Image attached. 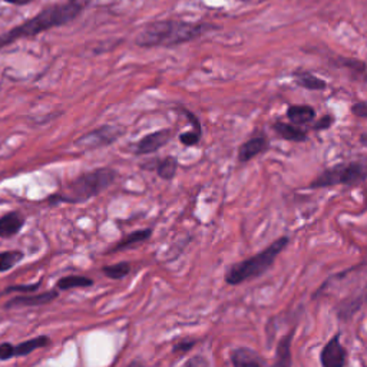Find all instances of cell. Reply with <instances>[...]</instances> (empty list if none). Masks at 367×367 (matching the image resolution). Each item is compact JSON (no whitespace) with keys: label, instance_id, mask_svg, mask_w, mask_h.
<instances>
[{"label":"cell","instance_id":"cell-5","mask_svg":"<svg viewBox=\"0 0 367 367\" xmlns=\"http://www.w3.org/2000/svg\"><path fill=\"white\" fill-rule=\"evenodd\" d=\"M367 180V158L337 164L325 169L311 181L309 188H329L334 185H359Z\"/></svg>","mask_w":367,"mask_h":367},{"label":"cell","instance_id":"cell-8","mask_svg":"<svg viewBox=\"0 0 367 367\" xmlns=\"http://www.w3.org/2000/svg\"><path fill=\"white\" fill-rule=\"evenodd\" d=\"M340 333H336L325 345L320 353V361L325 367H343L348 361V350L340 343Z\"/></svg>","mask_w":367,"mask_h":367},{"label":"cell","instance_id":"cell-29","mask_svg":"<svg viewBox=\"0 0 367 367\" xmlns=\"http://www.w3.org/2000/svg\"><path fill=\"white\" fill-rule=\"evenodd\" d=\"M352 112L359 118H367V102H357L352 107Z\"/></svg>","mask_w":367,"mask_h":367},{"label":"cell","instance_id":"cell-7","mask_svg":"<svg viewBox=\"0 0 367 367\" xmlns=\"http://www.w3.org/2000/svg\"><path fill=\"white\" fill-rule=\"evenodd\" d=\"M49 345H51V338L47 336H38L35 338L23 341V343L17 346H12L10 343H3L0 345V360H9L17 356H28L32 352L46 348Z\"/></svg>","mask_w":367,"mask_h":367},{"label":"cell","instance_id":"cell-6","mask_svg":"<svg viewBox=\"0 0 367 367\" xmlns=\"http://www.w3.org/2000/svg\"><path fill=\"white\" fill-rule=\"evenodd\" d=\"M122 134H124V130L118 125H102L82 135L77 141V146H79V148H82L84 151L97 150L102 148V146H108L114 143Z\"/></svg>","mask_w":367,"mask_h":367},{"label":"cell","instance_id":"cell-30","mask_svg":"<svg viewBox=\"0 0 367 367\" xmlns=\"http://www.w3.org/2000/svg\"><path fill=\"white\" fill-rule=\"evenodd\" d=\"M39 283L36 284H31V286H10L9 288H6L3 292H10V291H23V292H28V291H35L38 290Z\"/></svg>","mask_w":367,"mask_h":367},{"label":"cell","instance_id":"cell-10","mask_svg":"<svg viewBox=\"0 0 367 367\" xmlns=\"http://www.w3.org/2000/svg\"><path fill=\"white\" fill-rule=\"evenodd\" d=\"M268 146H270V142H268L267 135L260 131L240 146L238 154H237L238 161L240 162H249L253 158H256L257 155L264 154L268 150Z\"/></svg>","mask_w":367,"mask_h":367},{"label":"cell","instance_id":"cell-3","mask_svg":"<svg viewBox=\"0 0 367 367\" xmlns=\"http://www.w3.org/2000/svg\"><path fill=\"white\" fill-rule=\"evenodd\" d=\"M116 180V173L111 168H100L85 173L70 181L61 192L54 194L49 203H69V204H79L96 197L107 188H109Z\"/></svg>","mask_w":367,"mask_h":367},{"label":"cell","instance_id":"cell-9","mask_svg":"<svg viewBox=\"0 0 367 367\" xmlns=\"http://www.w3.org/2000/svg\"><path fill=\"white\" fill-rule=\"evenodd\" d=\"M171 136H173V131L171 130H161L150 135H145L134 145V153L136 155H148L157 153L171 141Z\"/></svg>","mask_w":367,"mask_h":367},{"label":"cell","instance_id":"cell-15","mask_svg":"<svg viewBox=\"0 0 367 367\" xmlns=\"http://www.w3.org/2000/svg\"><path fill=\"white\" fill-rule=\"evenodd\" d=\"M273 130L280 138L286 141L304 142L307 139V132L295 124H286V122L277 120L273 124Z\"/></svg>","mask_w":367,"mask_h":367},{"label":"cell","instance_id":"cell-26","mask_svg":"<svg viewBox=\"0 0 367 367\" xmlns=\"http://www.w3.org/2000/svg\"><path fill=\"white\" fill-rule=\"evenodd\" d=\"M334 122V118L331 115H325L322 116L319 120H315V124L313 125V130L314 131H325V130H329Z\"/></svg>","mask_w":367,"mask_h":367},{"label":"cell","instance_id":"cell-23","mask_svg":"<svg viewBox=\"0 0 367 367\" xmlns=\"http://www.w3.org/2000/svg\"><path fill=\"white\" fill-rule=\"evenodd\" d=\"M102 273L112 280H120L127 277L131 273V264L130 263H118L114 265H107L102 268Z\"/></svg>","mask_w":367,"mask_h":367},{"label":"cell","instance_id":"cell-18","mask_svg":"<svg viewBox=\"0 0 367 367\" xmlns=\"http://www.w3.org/2000/svg\"><path fill=\"white\" fill-rule=\"evenodd\" d=\"M295 82L307 91H325L327 88L326 81L313 75L309 70H296L292 73Z\"/></svg>","mask_w":367,"mask_h":367},{"label":"cell","instance_id":"cell-22","mask_svg":"<svg viewBox=\"0 0 367 367\" xmlns=\"http://www.w3.org/2000/svg\"><path fill=\"white\" fill-rule=\"evenodd\" d=\"M93 284L92 279H88L85 276H68L58 281L56 287L58 290H72V288H85L91 287Z\"/></svg>","mask_w":367,"mask_h":367},{"label":"cell","instance_id":"cell-4","mask_svg":"<svg viewBox=\"0 0 367 367\" xmlns=\"http://www.w3.org/2000/svg\"><path fill=\"white\" fill-rule=\"evenodd\" d=\"M288 241V237H280L258 254L234 264L226 274V283L228 286H240L263 276L268 268H272L276 258L287 247Z\"/></svg>","mask_w":367,"mask_h":367},{"label":"cell","instance_id":"cell-20","mask_svg":"<svg viewBox=\"0 0 367 367\" xmlns=\"http://www.w3.org/2000/svg\"><path fill=\"white\" fill-rule=\"evenodd\" d=\"M295 337V329L290 330L284 337H281L276 352L274 366H291V340Z\"/></svg>","mask_w":367,"mask_h":367},{"label":"cell","instance_id":"cell-13","mask_svg":"<svg viewBox=\"0 0 367 367\" xmlns=\"http://www.w3.org/2000/svg\"><path fill=\"white\" fill-rule=\"evenodd\" d=\"M231 363L237 367H249V366H254V367H261L265 366L267 361L265 359L257 353L253 349L249 348H237L231 352Z\"/></svg>","mask_w":367,"mask_h":367},{"label":"cell","instance_id":"cell-21","mask_svg":"<svg viewBox=\"0 0 367 367\" xmlns=\"http://www.w3.org/2000/svg\"><path fill=\"white\" fill-rule=\"evenodd\" d=\"M151 235H153V230L151 228H145V230H139V231L131 233L130 235L122 238L114 249L109 250V253H116V251H120V250L130 249L132 246H136V244H141V242H143L146 240H150Z\"/></svg>","mask_w":367,"mask_h":367},{"label":"cell","instance_id":"cell-14","mask_svg":"<svg viewBox=\"0 0 367 367\" xmlns=\"http://www.w3.org/2000/svg\"><path fill=\"white\" fill-rule=\"evenodd\" d=\"M366 297H367V292L361 291V292H359V295L348 297L346 300L341 302L337 306V317L338 319L343 320V322L350 320L352 317L361 309L363 303L366 302Z\"/></svg>","mask_w":367,"mask_h":367},{"label":"cell","instance_id":"cell-19","mask_svg":"<svg viewBox=\"0 0 367 367\" xmlns=\"http://www.w3.org/2000/svg\"><path fill=\"white\" fill-rule=\"evenodd\" d=\"M182 112L185 114V116L188 118V120H191L192 124V130L191 131H187V132H182L180 135V141L182 145L185 146H194L197 145L200 141H201V136H203V128H201V124L200 120L197 119V116H195L192 112L187 111V109H182Z\"/></svg>","mask_w":367,"mask_h":367},{"label":"cell","instance_id":"cell-27","mask_svg":"<svg viewBox=\"0 0 367 367\" xmlns=\"http://www.w3.org/2000/svg\"><path fill=\"white\" fill-rule=\"evenodd\" d=\"M195 343H197L195 340H182V341H180V343L174 345L173 352L177 354H184V353L189 352L195 346Z\"/></svg>","mask_w":367,"mask_h":367},{"label":"cell","instance_id":"cell-32","mask_svg":"<svg viewBox=\"0 0 367 367\" xmlns=\"http://www.w3.org/2000/svg\"><path fill=\"white\" fill-rule=\"evenodd\" d=\"M85 2H88V0H85Z\"/></svg>","mask_w":367,"mask_h":367},{"label":"cell","instance_id":"cell-12","mask_svg":"<svg viewBox=\"0 0 367 367\" xmlns=\"http://www.w3.org/2000/svg\"><path fill=\"white\" fill-rule=\"evenodd\" d=\"M143 169L155 171L159 178L171 181L177 175L178 161L174 157H165L162 159H150L146 164H142Z\"/></svg>","mask_w":367,"mask_h":367},{"label":"cell","instance_id":"cell-1","mask_svg":"<svg viewBox=\"0 0 367 367\" xmlns=\"http://www.w3.org/2000/svg\"><path fill=\"white\" fill-rule=\"evenodd\" d=\"M85 6V0H68L65 3L51 5L49 8L40 10L33 17L19 24V26L0 35V49L12 45L16 40L29 39L46 31L63 26V24L77 19L82 13Z\"/></svg>","mask_w":367,"mask_h":367},{"label":"cell","instance_id":"cell-31","mask_svg":"<svg viewBox=\"0 0 367 367\" xmlns=\"http://www.w3.org/2000/svg\"><path fill=\"white\" fill-rule=\"evenodd\" d=\"M3 2L9 3V5H13V6H26L32 2H35V0H3Z\"/></svg>","mask_w":367,"mask_h":367},{"label":"cell","instance_id":"cell-28","mask_svg":"<svg viewBox=\"0 0 367 367\" xmlns=\"http://www.w3.org/2000/svg\"><path fill=\"white\" fill-rule=\"evenodd\" d=\"M208 364H210V361L204 356H194V357H191L189 360L185 361L187 367H201V366L205 367Z\"/></svg>","mask_w":367,"mask_h":367},{"label":"cell","instance_id":"cell-2","mask_svg":"<svg viewBox=\"0 0 367 367\" xmlns=\"http://www.w3.org/2000/svg\"><path fill=\"white\" fill-rule=\"evenodd\" d=\"M211 23H195L178 19L153 22L138 33L135 43L139 47H171L191 42L214 31Z\"/></svg>","mask_w":367,"mask_h":367},{"label":"cell","instance_id":"cell-25","mask_svg":"<svg viewBox=\"0 0 367 367\" xmlns=\"http://www.w3.org/2000/svg\"><path fill=\"white\" fill-rule=\"evenodd\" d=\"M336 65L341 66V68H348L349 70H352L353 73H357V75H364L367 66L364 62L357 61V59H352V58H343V56H338L336 59Z\"/></svg>","mask_w":367,"mask_h":367},{"label":"cell","instance_id":"cell-11","mask_svg":"<svg viewBox=\"0 0 367 367\" xmlns=\"http://www.w3.org/2000/svg\"><path fill=\"white\" fill-rule=\"evenodd\" d=\"M59 292L58 290H49L40 295L35 296H17L6 303V309H16V307H36V306H45L52 303L58 299Z\"/></svg>","mask_w":367,"mask_h":367},{"label":"cell","instance_id":"cell-16","mask_svg":"<svg viewBox=\"0 0 367 367\" xmlns=\"http://www.w3.org/2000/svg\"><path fill=\"white\" fill-rule=\"evenodd\" d=\"M287 118L295 125H307L315 118V111L310 105H290L287 108Z\"/></svg>","mask_w":367,"mask_h":367},{"label":"cell","instance_id":"cell-24","mask_svg":"<svg viewBox=\"0 0 367 367\" xmlns=\"http://www.w3.org/2000/svg\"><path fill=\"white\" fill-rule=\"evenodd\" d=\"M23 258L22 251H5L0 253V273L9 272Z\"/></svg>","mask_w":367,"mask_h":367},{"label":"cell","instance_id":"cell-17","mask_svg":"<svg viewBox=\"0 0 367 367\" xmlns=\"http://www.w3.org/2000/svg\"><path fill=\"white\" fill-rule=\"evenodd\" d=\"M24 224V218L19 212H9L0 218V238L16 235Z\"/></svg>","mask_w":367,"mask_h":367}]
</instances>
